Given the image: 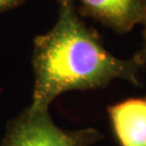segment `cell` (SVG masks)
<instances>
[{
  "instance_id": "obj_1",
  "label": "cell",
  "mask_w": 146,
  "mask_h": 146,
  "mask_svg": "<svg viewBox=\"0 0 146 146\" xmlns=\"http://www.w3.org/2000/svg\"><path fill=\"white\" fill-rule=\"evenodd\" d=\"M58 2L55 24L34 40V89L28 107L49 110L62 93L104 88L116 79L139 86L143 65L137 54L125 60L116 58L80 19L72 0Z\"/></svg>"
},
{
  "instance_id": "obj_2",
  "label": "cell",
  "mask_w": 146,
  "mask_h": 146,
  "mask_svg": "<svg viewBox=\"0 0 146 146\" xmlns=\"http://www.w3.org/2000/svg\"><path fill=\"white\" fill-rule=\"evenodd\" d=\"M102 137L94 128L62 129L54 123L49 110L27 107L8 122L0 146H91Z\"/></svg>"
},
{
  "instance_id": "obj_3",
  "label": "cell",
  "mask_w": 146,
  "mask_h": 146,
  "mask_svg": "<svg viewBox=\"0 0 146 146\" xmlns=\"http://www.w3.org/2000/svg\"><path fill=\"white\" fill-rule=\"evenodd\" d=\"M79 14L91 17L119 34L146 22L141 0H72Z\"/></svg>"
},
{
  "instance_id": "obj_4",
  "label": "cell",
  "mask_w": 146,
  "mask_h": 146,
  "mask_svg": "<svg viewBox=\"0 0 146 146\" xmlns=\"http://www.w3.org/2000/svg\"><path fill=\"white\" fill-rule=\"evenodd\" d=\"M107 111L120 146H146V96L118 102Z\"/></svg>"
},
{
  "instance_id": "obj_5",
  "label": "cell",
  "mask_w": 146,
  "mask_h": 146,
  "mask_svg": "<svg viewBox=\"0 0 146 146\" xmlns=\"http://www.w3.org/2000/svg\"><path fill=\"white\" fill-rule=\"evenodd\" d=\"M25 0H0V12L14 9L17 5H22Z\"/></svg>"
},
{
  "instance_id": "obj_6",
  "label": "cell",
  "mask_w": 146,
  "mask_h": 146,
  "mask_svg": "<svg viewBox=\"0 0 146 146\" xmlns=\"http://www.w3.org/2000/svg\"><path fill=\"white\" fill-rule=\"evenodd\" d=\"M143 25L145 27V28H144V43H143V48L141 49V51L139 53H136V54H137V56L140 58L142 65H143V66H146V22Z\"/></svg>"
},
{
  "instance_id": "obj_7",
  "label": "cell",
  "mask_w": 146,
  "mask_h": 146,
  "mask_svg": "<svg viewBox=\"0 0 146 146\" xmlns=\"http://www.w3.org/2000/svg\"><path fill=\"white\" fill-rule=\"evenodd\" d=\"M141 2H142V5H144V8H145V10H146V0H141Z\"/></svg>"
}]
</instances>
